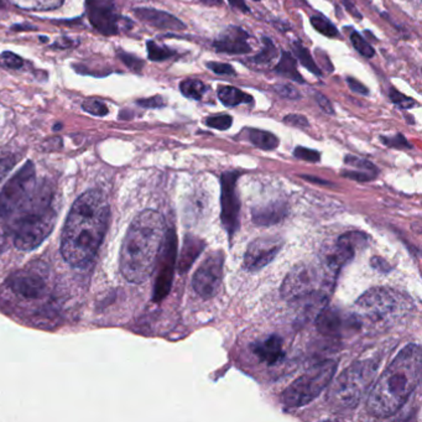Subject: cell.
<instances>
[{
    "label": "cell",
    "mask_w": 422,
    "mask_h": 422,
    "mask_svg": "<svg viewBox=\"0 0 422 422\" xmlns=\"http://www.w3.org/2000/svg\"><path fill=\"white\" fill-rule=\"evenodd\" d=\"M109 204L99 189L78 197L68 213L61 235V254L73 267L92 262L107 231Z\"/></svg>",
    "instance_id": "cell-1"
},
{
    "label": "cell",
    "mask_w": 422,
    "mask_h": 422,
    "mask_svg": "<svg viewBox=\"0 0 422 422\" xmlns=\"http://www.w3.org/2000/svg\"><path fill=\"white\" fill-rule=\"evenodd\" d=\"M389 97H390V99H392V102H393L394 104H396V106H398L399 108H401V109H410V108L418 106V103L415 102V99L406 97L405 94L399 92L395 88H392V89H390Z\"/></svg>",
    "instance_id": "cell-35"
},
{
    "label": "cell",
    "mask_w": 422,
    "mask_h": 422,
    "mask_svg": "<svg viewBox=\"0 0 422 422\" xmlns=\"http://www.w3.org/2000/svg\"><path fill=\"white\" fill-rule=\"evenodd\" d=\"M218 98L226 107H237L242 103H252V97L233 86H224L218 89Z\"/></svg>",
    "instance_id": "cell-23"
},
{
    "label": "cell",
    "mask_w": 422,
    "mask_h": 422,
    "mask_svg": "<svg viewBox=\"0 0 422 422\" xmlns=\"http://www.w3.org/2000/svg\"><path fill=\"white\" fill-rule=\"evenodd\" d=\"M421 379V348L409 345L400 350L369 395L367 409L374 418L393 416L403 408Z\"/></svg>",
    "instance_id": "cell-3"
},
{
    "label": "cell",
    "mask_w": 422,
    "mask_h": 422,
    "mask_svg": "<svg viewBox=\"0 0 422 422\" xmlns=\"http://www.w3.org/2000/svg\"><path fill=\"white\" fill-rule=\"evenodd\" d=\"M14 157H4V159H0V182L4 179L5 176L9 174L11 169L15 165Z\"/></svg>",
    "instance_id": "cell-47"
},
{
    "label": "cell",
    "mask_w": 422,
    "mask_h": 422,
    "mask_svg": "<svg viewBox=\"0 0 422 422\" xmlns=\"http://www.w3.org/2000/svg\"><path fill=\"white\" fill-rule=\"evenodd\" d=\"M335 277L322 264H299L287 274L282 282V297L290 302L325 299L327 291L333 287Z\"/></svg>",
    "instance_id": "cell-5"
},
{
    "label": "cell",
    "mask_w": 422,
    "mask_h": 422,
    "mask_svg": "<svg viewBox=\"0 0 422 422\" xmlns=\"http://www.w3.org/2000/svg\"><path fill=\"white\" fill-rule=\"evenodd\" d=\"M9 287L15 294L25 299H38L43 295L46 284L40 272L26 270L10 277Z\"/></svg>",
    "instance_id": "cell-17"
},
{
    "label": "cell",
    "mask_w": 422,
    "mask_h": 422,
    "mask_svg": "<svg viewBox=\"0 0 422 422\" xmlns=\"http://www.w3.org/2000/svg\"><path fill=\"white\" fill-rule=\"evenodd\" d=\"M342 1H343V5H345V9L348 10L350 14L353 15V16H355L357 19H362V18H363L360 11H358V9L355 8V5L353 4L350 0H342Z\"/></svg>",
    "instance_id": "cell-50"
},
{
    "label": "cell",
    "mask_w": 422,
    "mask_h": 422,
    "mask_svg": "<svg viewBox=\"0 0 422 422\" xmlns=\"http://www.w3.org/2000/svg\"><path fill=\"white\" fill-rule=\"evenodd\" d=\"M360 325V320L355 315L347 316L335 309H326L316 320L318 332L328 337L342 335L345 330H355Z\"/></svg>",
    "instance_id": "cell-16"
},
{
    "label": "cell",
    "mask_w": 422,
    "mask_h": 422,
    "mask_svg": "<svg viewBox=\"0 0 422 422\" xmlns=\"http://www.w3.org/2000/svg\"><path fill=\"white\" fill-rule=\"evenodd\" d=\"M282 121L287 126H295V128H300V129H305V128H309V126H310L307 118L305 116H301V114H289L282 119Z\"/></svg>",
    "instance_id": "cell-43"
},
{
    "label": "cell",
    "mask_w": 422,
    "mask_h": 422,
    "mask_svg": "<svg viewBox=\"0 0 422 422\" xmlns=\"http://www.w3.org/2000/svg\"><path fill=\"white\" fill-rule=\"evenodd\" d=\"M207 86L199 79H187L180 83V91L184 97L194 101H201L206 93Z\"/></svg>",
    "instance_id": "cell-28"
},
{
    "label": "cell",
    "mask_w": 422,
    "mask_h": 422,
    "mask_svg": "<svg viewBox=\"0 0 422 422\" xmlns=\"http://www.w3.org/2000/svg\"><path fill=\"white\" fill-rule=\"evenodd\" d=\"M350 43L353 45V48H355L362 56L367 57V59H372L374 55H375V51H374L373 48L363 39L362 35L358 34L355 30H353V33L350 34Z\"/></svg>",
    "instance_id": "cell-32"
},
{
    "label": "cell",
    "mask_w": 422,
    "mask_h": 422,
    "mask_svg": "<svg viewBox=\"0 0 422 422\" xmlns=\"http://www.w3.org/2000/svg\"><path fill=\"white\" fill-rule=\"evenodd\" d=\"M88 18L94 29L103 35H116L121 29H131V20L117 14L111 0H87Z\"/></svg>",
    "instance_id": "cell-10"
},
{
    "label": "cell",
    "mask_w": 422,
    "mask_h": 422,
    "mask_svg": "<svg viewBox=\"0 0 422 422\" xmlns=\"http://www.w3.org/2000/svg\"><path fill=\"white\" fill-rule=\"evenodd\" d=\"M176 260V237L172 231L166 233L165 240L161 248L160 255L157 262L159 265V274L156 277L155 290H154V300L161 301L162 299L167 296L170 291L171 282L174 277Z\"/></svg>",
    "instance_id": "cell-14"
},
{
    "label": "cell",
    "mask_w": 422,
    "mask_h": 422,
    "mask_svg": "<svg viewBox=\"0 0 422 422\" xmlns=\"http://www.w3.org/2000/svg\"><path fill=\"white\" fill-rule=\"evenodd\" d=\"M206 67L209 68L212 72L216 74H226V76H235V70H234L229 63L222 62H207Z\"/></svg>",
    "instance_id": "cell-41"
},
{
    "label": "cell",
    "mask_w": 422,
    "mask_h": 422,
    "mask_svg": "<svg viewBox=\"0 0 422 422\" xmlns=\"http://www.w3.org/2000/svg\"><path fill=\"white\" fill-rule=\"evenodd\" d=\"M262 45H264V48H262V51L259 54L255 55L252 57V62L267 63L277 57V46L274 45L272 39H269L267 36H262Z\"/></svg>",
    "instance_id": "cell-31"
},
{
    "label": "cell",
    "mask_w": 422,
    "mask_h": 422,
    "mask_svg": "<svg viewBox=\"0 0 422 422\" xmlns=\"http://www.w3.org/2000/svg\"><path fill=\"white\" fill-rule=\"evenodd\" d=\"M146 48H148L149 59L151 61H156V62L165 61V60L170 59V57L176 55V51H172V50L166 48V46H162V45L156 44L155 41H151V40L148 41Z\"/></svg>",
    "instance_id": "cell-29"
},
{
    "label": "cell",
    "mask_w": 422,
    "mask_h": 422,
    "mask_svg": "<svg viewBox=\"0 0 422 422\" xmlns=\"http://www.w3.org/2000/svg\"><path fill=\"white\" fill-rule=\"evenodd\" d=\"M82 108L84 112L89 113L92 116H96V117H104L109 113L107 104L103 103L102 101H99V99H94V98L87 99L86 102H83Z\"/></svg>",
    "instance_id": "cell-33"
},
{
    "label": "cell",
    "mask_w": 422,
    "mask_h": 422,
    "mask_svg": "<svg viewBox=\"0 0 422 422\" xmlns=\"http://www.w3.org/2000/svg\"><path fill=\"white\" fill-rule=\"evenodd\" d=\"M199 1L206 5H221L223 3V0H199Z\"/></svg>",
    "instance_id": "cell-53"
},
{
    "label": "cell",
    "mask_w": 422,
    "mask_h": 422,
    "mask_svg": "<svg viewBox=\"0 0 422 422\" xmlns=\"http://www.w3.org/2000/svg\"><path fill=\"white\" fill-rule=\"evenodd\" d=\"M138 106L143 108H150V109H155V108L165 107V101L161 96H154V97L144 98V99H139L138 101Z\"/></svg>",
    "instance_id": "cell-45"
},
{
    "label": "cell",
    "mask_w": 422,
    "mask_h": 422,
    "mask_svg": "<svg viewBox=\"0 0 422 422\" xmlns=\"http://www.w3.org/2000/svg\"><path fill=\"white\" fill-rule=\"evenodd\" d=\"M36 189V171L31 161H28L0 192V219L14 216L24 206Z\"/></svg>",
    "instance_id": "cell-9"
},
{
    "label": "cell",
    "mask_w": 422,
    "mask_h": 422,
    "mask_svg": "<svg viewBox=\"0 0 422 422\" xmlns=\"http://www.w3.org/2000/svg\"><path fill=\"white\" fill-rule=\"evenodd\" d=\"M347 83H348V86H350V89H352L353 92L360 93V94H364V96H368V88L365 87L363 83H360V81H357L355 78H347Z\"/></svg>",
    "instance_id": "cell-48"
},
{
    "label": "cell",
    "mask_w": 422,
    "mask_h": 422,
    "mask_svg": "<svg viewBox=\"0 0 422 422\" xmlns=\"http://www.w3.org/2000/svg\"><path fill=\"white\" fill-rule=\"evenodd\" d=\"M255 1H260V0H255Z\"/></svg>",
    "instance_id": "cell-56"
},
{
    "label": "cell",
    "mask_w": 422,
    "mask_h": 422,
    "mask_svg": "<svg viewBox=\"0 0 422 422\" xmlns=\"http://www.w3.org/2000/svg\"><path fill=\"white\" fill-rule=\"evenodd\" d=\"M232 124H233V118L228 114H217L206 119V126L221 131H228Z\"/></svg>",
    "instance_id": "cell-34"
},
{
    "label": "cell",
    "mask_w": 422,
    "mask_h": 422,
    "mask_svg": "<svg viewBox=\"0 0 422 422\" xmlns=\"http://www.w3.org/2000/svg\"><path fill=\"white\" fill-rule=\"evenodd\" d=\"M367 242L364 233H347L338 238L335 245L326 249L322 265L331 275L337 277L340 269L355 257V250Z\"/></svg>",
    "instance_id": "cell-12"
},
{
    "label": "cell",
    "mask_w": 422,
    "mask_h": 422,
    "mask_svg": "<svg viewBox=\"0 0 422 422\" xmlns=\"http://www.w3.org/2000/svg\"><path fill=\"white\" fill-rule=\"evenodd\" d=\"M8 1L20 9L34 10V11L57 9L63 4V0H8Z\"/></svg>",
    "instance_id": "cell-26"
},
{
    "label": "cell",
    "mask_w": 422,
    "mask_h": 422,
    "mask_svg": "<svg viewBox=\"0 0 422 422\" xmlns=\"http://www.w3.org/2000/svg\"><path fill=\"white\" fill-rule=\"evenodd\" d=\"M345 161L347 165L352 166V167H357V169H360V170L372 172V174H375V175H377V167H375L372 162H369V161L364 160V159H360V157H357V156L353 155L345 156Z\"/></svg>",
    "instance_id": "cell-36"
},
{
    "label": "cell",
    "mask_w": 422,
    "mask_h": 422,
    "mask_svg": "<svg viewBox=\"0 0 422 422\" xmlns=\"http://www.w3.org/2000/svg\"><path fill=\"white\" fill-rule=\"evenodd\" d=\"M274 91L280 97L291 99V101H296V99L301 97L296 88L294 87L292 84H289V83H277V84L274 86Z\"/></svg>",
    "instance_id": "cell-37"
},
{
    "label": "cell",
    "mask_w": 422,
    "mask_h": 422,
    "mask_svg": "<svg viewBox=\"0 0 422 422\" xmlns=\"http://www.w3.org/2000/svg\"><path fill=\"white\" fill-rule=\"evenodd\" d=\"M337 370V363L326 360L317 364L290 384L282 395V401L287 408H301L320 395L332 382Z\"/></svg>",
    "instance_id": "cell-7"
},
{
    "label": "cell",
    "mask_w": 422,
    "mask_h": 422,
    "mask_svg": "<svg viewBox=\"0 0 422 422\" xmlns=\"http://www.w3.org/2000/svg\"><path fill=\"white\" fill-rule=\"evenodd\" d=\"M223 254L221 252H213L201 264L197 272H194L192 280L194 291L204 300L217 295L223 279Z\"/></svg>",
    "instance_id": "cell-11"
},
{
    "label": "cell",
    "mask_w": 422,
    "mask_h": 422,
    "mask_svg": "<svg viewBox=\"0 0 422 422\" xmlns=\"http://www.w3.org/2000/svg\"><path fill=\"white\" fill-rule=\"evenodd\" d=\"M239 172L228 171L222 175V222L229 235H233L239 227V202L237 180Z\"/></svg>",
    "instance_id": "cell-13"
},
{
    "label": "cell",
    "mask_w": 422,
    "mask_h": 422,
    "mask_svg": "<svg viewBox=\"0 0 422 422\" xmlns=\"http://www.w3.org/2000/svg\"><path fill=\"white\" fill-rule=\"evenodd\" d=\"M275 73L289 78L291 81L297 83H305V79L302 77L300 72L297 71V62L295 57H292L291 54L284 51L282 54V59L275 67Z\"/></svg>",
    "instance_id": "cell-24"
},
{
    "label": "cell",
    "mask_w": 422,
    "mask_h": 422,
    "mask_svg": "<svg viewBox=\"0 0 422 422\" xmlns=\"http://www.w3.org/2000/svg\"><path fill=\"white\" fill-rule=\"evenodd\" d=\"M408 304L399 292L385 287H374L357 300L355 316L360 322L362 320L373 323L383 322L403 313Z\"/></svg>",
    "instance_id": "cell-8"
},
{
    "label": "cell",
    "mask_w": 422,
    "mask_h": 422,
    "mask_svg": "<svg viewBox=\"0 0 422 422\" xmlns=\"http://www.w3.org/2000/svg\"><path fill=\"white\" fill-rule=\"evenodd\" d=\"M248 39L249 35L245 30L239 26H228L219 35L218 39L214 40L213 48L217 50V52L232 55L249 54L252 48L248 44Z\"/></svg>",
    "instance_id": "cell-18"
},
{
    "label": "cell",
    "mask_w": 422,
    "mask_h": 422,
    "mask_svg": "<svg viewBox=\"0 0 422 422\" xmlns=\"http://www.w3.org/2000/svg\"><path fill=\"white\" fill-rule=\"evenodd\" d=\"M292 51L296 56L299 61L302 63L304 67L307 68L310 72L313 73L316 76L321 77L322 76V71L321 68L316 65L315 60L312 57V55L310 54V51L305 48L301 43L299 41H292L291 43Z\"/></svg>",
    "instance_id": "cell-27"
},
{
    "label": "cell",
    "mask_w": 422,
    "mask_h": 422,
    "mask_svg": "<svg viewBox=\"0 0 422 422\" xmlns=\"http://www.w3.org/2000/svg\"><path fill=\"white\" fill-rule=\"evenodd\" d=\"M372 267H375L379 272H389L390 267L388 265V262H384L383 259L380 257H374L372 260Z\"/></svg>",
    "instance_id": "cell-49"
},
{
    "label": "cell",
    "mask_w": 422,
    "mask_h": 422,
    "mask_svg": "<svg viewBox=\"0 0 422 422\" xmlns=\"http://www.w3.org/2000/svg\"><path fill=\"white\" fill-rule=\"evenodd\" d=\"M378 365L373 360H364L352 364L350 368L340 374L331 388L330 403L335 409L347 410L353 409L360 404L373 383Z\"/></svg>",
    "instance_id": "cell-6"
},
{
    "label": "cell",
    "mask_w": 422,
    "mask_h": 422,
    "mask_svg": "<svg viewBox=\"0 0 422 422\" xmlns=\"http://www.w3.org/2000/svg\"><path fill=\"white\" fill-rule=\"evenodd\" d=\"M229 5L232 6V8H235V9H239L243 13H249V8H248L247 4L244 3V0H228Z\"/></svg>",
    "instance_id": "cell-51"
},
{
    "label": "cell",
    "mask_w": 422,
    "mask_h": 422,
    "mask_svg": "<svg viewBox=\"0 0 422 422\" xmlns=\"http://www.w3.org/2000/svg\"><path fill=\"white\" fill-rule=\"evenodd\" d=\"M315 98L316 102L318 104V107L321 108L322 112L328 114V116H333V114H335V109H333V106H332L330 101H328V98L323 96L322 93L318 92L316 93Z\"/></svg>",
    "instance_id": "cell-46"
},
{
    "label": "cell",
    "mask_w": 422,
    "mask_h": 422,
    "mask_svg": "<svg viewBox=\"0 0 422 422\" xmlns=\"http://www.w3.org/2000/svg\"><path fill=\"white\" fill-rule=\"evenodd\" d=\"M61 124H57V126H55V129H60V128H61Z\"/></svg>",
    "instance_id": "cell-55"
},
{
    "label": "cell",
    "mask_w": 422,
    "mask_h": 422,
    "mask_svg": "<svg viewBox=\"0 0 422 422\" xmlns=\"http://www.w3.org/2000/svg\"><path fill=\"white\" fill-rule=\"evenodd\" d=\"M282 244V239L277 237H262L252 240L244 255V269L250 272L262 270L275 259Z\"/></svg>",
    "instance_id": "cell-15"
},
{
    "label": "cell",
    "mask_w": 422,
    "mask_h": 422,
    "mask_svg": "<svg viewBox=\"0 0 422 422\" xmlns=\"http://www.w3.org/2000/svg\"><path fill=\"white\" fill-rule=\"evenodd\" d=\"M134 14L143 23L154 26L156 29L171 30V31L186 29V25L180 19H177L176 16L166 11L151 9V8H136L134 9Z\"/></svg>",
    "instance_id": "cell-19"
},
{
    "label": "cell",
    "mask_w": 422,
    "mask_h": 422,
    "mask_svg": "<svg viewBox=\"0 0 422 422\" xmlns=\"http://www.w3.org/2000/svg\"><path fill=\"white\" fill-rule=\"evenodd\" d=\"M380 139L385 145L390 146V148H398V149H404V148L410 149L411 148V145L409 144L408 140L405 139L403 134H396V135L394 136H382Z\"/></svg>",
    "instance_id": "cell-40"
},
{
    "label": "cell",
    "mask_w": 422,
    "mask_h": 422,
    "mask_svg": "<svg viewBox=\"0 0 422 422\" xmlns=\"http://www.w3.org/2000/svg\"><path fill=\"white\" fill-rule=\"evenodd\" d=\"M13 29L15 30H25V29H34V28H33V26H23V25H18V26H14V28H13Z\"/></svg>",
    "instance_id": "cell-54"
},
{
    "label": "cell",
    "mask_w": 422,
    "mask_h": 422,
    "mask_svg": "<svg viewBox=\"0 0 422 422\" xmlns=\"http://www.w3.org/2000/svg\"><path fill=\"white\" fill-rule=\"evenodd\" d=\"M289 212L284 201H272L252 209V222L257 226H272L282 222Z\"/></svg>",
    "instance_id": "cell-21"
},
{
    "label": "cell",
    "mask_w": 422,
    "mask_h": 422,
    "mask_svg": "<svg viewBox=\"0 0 422 422\" xmlns=\"http://www.w3.org/2000/svg\"><path fill=\"white\" fill-rule=\"evenodd\" d=\"M166 237L165 219L145 209L133 219L121 250V272L133 284L146 282L155 270Z\"/></svg>",
    "instance_id": "cell-2"
},
{
    "label": "cell",
    "mask_w": 422,
    "mask_h": 422,
    "mask_svg": "<svg viewBox=\"0 0 422 422\" xmlns=\"http://www.w3.org/2000/svg\"><path fill=\"white\" fill-rule=\"evenodd\" d=\"M294 155L300 160L309 161V162H318L321 160V154L318 151L302 148V146H297L294 151Z\"/></svg>",
    "instance_id": "cell-38"
},
{
    "label": "cell",
    "mask_w": 422,
    "mask_h": 422,
    "mask_svg": "<svg viewBox=\"0 0 422 422\" xmlns=\"http://www.w3.org/2000/svg\"><path fill=\"white\" fill-rule=\"evenodd\" d=\"M72 46H74L72 40L67 39V38H61L54 45V48H59V49H68V48H72Z\"/></svg>",
    "instance_id": "cell-52"
},
{
    "label": "cell",
    "mask_w": 422,
    "mask_h": 422,
    "mask_svg": "<svg viewBox=\"0 0 422 422\" xmlns=\"http://www.w3.org/2000/svg\"><path fill=\"white\" fill-rule=\"evenodd\" d=\"M19 211L21 214L14 226L15 247L20 250H33L54 231L57 214L52 196L45 189H35L31 199Z\"/></svg>",
    "instance_id": "cell-4"
},
{
    "label": "cell",
    "mask_w": 422,
    "mask_h": 422,
    "mask_svg": "<svg viewBox=\"0 0 422 422\" xmlns=\"http://www.w3.org/2000/svg\"><path fill=\"white\" fill-rule=\"evenodd\" d=\"M311 25L313 26V29L317 30L320 34L325 35L327 38H335L338 35V29L331 23L330 20L322 15L312 16Z\"/></svg>",
    "instance_id": "cell-30"
},
{
    "label": "cell",
    "mask_w": 422,
    "mask_h": 422,
    "mask_svg": "<svg viewBox=\"0 0 422 422\" xmlns=\"http://www.w3.org/2000/svg\"><path fill=\"white\" fill-rule=\"evenodd\" d=\"M250 350L257 360L267 365L279 363L285 355L282 350V340L277 335H270L265 340L252 343Z\"/></svg>",
    "instance_id": "cell-20"
},
{
    "label": "cell",
    "mask_w": 422,
    "mask_h": 422,
    "mask_svg": "<svg viewBox=\"0 0 422 422\" xmlns=\"http://www.w3.org/2000/svg\"><path fill=\"white\" fill-rule=\"evenodd\" d=\"M249 141L252 145L257 146L262 150H274L279 146V139L270 131H259V129H250L248 133Z\"/></svg>",
    "instance_id": "cell-25"
},
{
    "label": "cell",
    "mask_w": 422,
    "mask_h": 422,
    "mask_svg": "<svg viewBox=\"0 0 422 422\" xmlns=\"http://www.w3.org/2000/svg\"><path fill=\"white\" fill-rule=\"evenodd\" d=\"M342 176L348 177L350 180L360 181V182H365V181L373 180L375 177V174L372 172H367V171H343Z\"/></svg>",
    "instance_id": "cell-44"
},
{
    "label": "cell",
    "mask_w": 422,
    "mask_h": 422,
    "mask_svg": "<svg viewBox=\"0 0 422 422\" xmlns=\"http://www.w3.org/2000/svg\"><path fill=\"white\" fill-rule=\"evenodd\" d=\"M204 248V243L194 237H187L184 240V250L181 254L180 272H187L194 260L199 257Z\"/></svg>",
    "instance_id": "cell-22"
},
{
    "label": "cell",
    "mask_w": 422,
    "mask_h": 422,
    "mask_svg": "<svg viewBox=\"0 0 422 422\" xmlns=\"http://www.w3.org/2000/svg\"><path fill=\"white\" fill-rule=\"evenodd\" d=\"M0 59L6 67L13 68V70H19L24 65L23 59L11 51H4L3 54L0 55Z\"/></svg>",
    "instance_id": "cell-39"
},
{
    "label": "cell",
    "mask_w": 422,
    "mask_h": 422,
    "mask_svg": "<svg viewBox=\"0 0 422 422\" xmlns=\"http://www.w3.org/2000/svg\"><path fill=\"white\" fill-rule=\"evenodd\" d=\"M118 55H119V57H121L123 63H126V66L131 68V70H133V71L139 72L144 67V62L140 59L135 57L134 55L126 54V52H119Z\"/></svg>",
    "instance_id": "cell-42"
}]
</instances>
